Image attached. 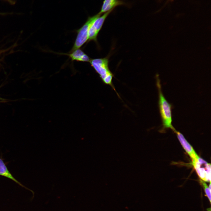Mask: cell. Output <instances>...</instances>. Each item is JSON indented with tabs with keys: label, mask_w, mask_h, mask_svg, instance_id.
Wrapping results in <instances>:
<instances>
[{
	"label": "cell",
	"mask_w": 211,
	"mask_h": 211,
	"mask_svg": "<svg viewBox=\"0 0 211 211\" xmlns=\"http://www.w3.org/2000/svg\"><path fill=\"white\" fill-rule=\"evenodd\" d=\"M156 78L159 95L158 106L162 123L161 131L164 132L166 129H170L174 132L176 129L172 125V105L163 95L158 75H156Z\"/></svg>",
	"instance_id": "1"
},
{
	"label": "cell",
	"mask_w": 211,
	"mask_h": 211,
	"mask_svg": "<svg viewBox=\"0 0 211 211\" xmlns=\"http://www.w3.org/2000/svg\"><path fill=\"white\" fill-rule=\"evenodd\" d=\"M108 62V59L107 57L103 58L91 59L89 62L99 75L103 83L110 86L115 91L118 97L121 99L113 83V79L114 75L109 69Z\"/></svg>",
	"instance_id": "2"
},
{
	"label": "cell",
	"mask_w": 211,
	"mask_h": 211,
	"mask_svg": "<svg viewBox=\"0 0 211 211\" xmlns=\"http://www.w3.org/2000/svg\"><path fill=\"white\" fill-rule=\"evenodd\" d=\"M101 14L98 13L92 16L88 17L84 24L79 29L76 30L77 36L73 47L69 52L80 48L88 40V33L90 27L95 20Z\"/></svg>",
	"instance_id": "3"
},
{
	"label": "cell",
	"mask_w": 211,
	"mask_h": 211,
	"mask_svg": "<svg viewBox=\"0 0 211 211\" xmlns=\"http://www.w3.org/2000/svg\"><path fill=\"white\" fill-rule=\"evenodd\" d=\"M192 164L201 180L210 182L211 165L210 164L199 157L192 160Z\"/></svg>",
	"instance_id": "4"
},
{
	"label": "cell",
	"mask_w": 211,
	"mask_h": 211,
	"mask_svg": "<svg viewBox=\"0 0 211 211\" xmlns=\"http://www.w3.org/2000/svg\"><path fill=\"white\" fill-rule=\"evenodd\" d=\"M113 11L101 14L91 24L88 33V40L87 43L93 41L97 44V37L108 16Z\"/></svg>",
	"instance_id": "5"
},
{
	"label": "cell",
	"mask_w": 211,
	"mask_h": 211,
	"mask_svg": "<svg viewBox=\"0 0 211 211\" xmlns=\"http://www.w3.org/2000/svg\"><path fill=\"white\" fill-rule=\"evenodd\" d=\"M59 55L68 56L72 62L76 61L83 62H89L91 59L80 48L68 53H57Z\"/></svg>",
	"instance_id": "6"
},
{
	"label": "cell",
	"mask_w": 211,
	"mask_h": 211,
	"mask_svg": "<svg viewBox=\"0 0 211 211\" xmlns=\"http://www.w3.org/2000/svg\"><path fill=\"white\" fill-rule=\"evenodd\" d=\"M174 132L176 134L178 138L181 145L190 156L192 160L198 158L199 156L182 133L176 130Z\"/></svg>",
	"instance_id": "7"
},
{
	"label": "cell",
	"mask_w": 211,
	"mask_h": 211,
	"mask_svg": "<svg viewBox=\"0 0 211 211\" xmlns=\"http://www.w3.org/2000/svg\"><path fill=\"white\" fill-rule=\"evenodd\" d=\"M126 4L121 0H104L98 13L100 14L113 11L117 6L125 5Z\"/></svg>",
	"instance_id": "8"
},
{
	"label": "cell",
	"mask_w": 211,
	"mask_h": 211,
	"mask_svg": "<svg viewBox=\"0 0 211 211\" xmlns=\"http://www.w3.org/2000/svg\"><path fill=\"white\" fill-rule=\"evenodd\" d=\"M0 176L10 179L21 186L27 189L13 176L8 169L6 166L2 159L0 158Z\"/></svg>",
	"instance_id": "9"
},
{
	"label": "cell",
	"mask_w": 211,
	"mask_h": 211,
	"mask_svg": "<svg viewBox=\"0 0 211 211\" xmlns=\"http://www.w3.org/2000/svg\"><path fill=\"white\" fill-rule=\"evenodd\" d=\"M200 182L204 188V191L207 196L210 202H211V190H210L207 184L202 180L200 179Z\"/></svg>",
	"instance_id": "10"
},
{
	"label": "cell",
	"mask_w": 211,
	"mask_h": 211,
	"mask_svg": "<svg viewBox=\"0 0 211 211\" xmlns=\"http://www.w3.org/2000/svg\"><path fill=\"white\" fill-rule=\"evenodd\" d=\"M171 0V1H173V0Z\"/></svg>",
	"instance_id": "11"
},
{
	"label": "cell",
	"mask_w": 211,
	"mask_h": 211,
	"mask_svg": "<svg viewBox=\"0 0 211 211\" xmlns=\"http://www.w3.org/2000/svg\"><path fill=\"white\" fill-rule=\"evenodd\" d=\"M8 0V1H9V0Z\"/></svg>",
	"instance_id": "12"
}]
</instances>
